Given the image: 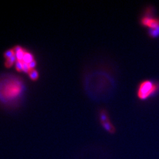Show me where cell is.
I'll return each instance as SVG.
<instances>
[{
	"instance_id": "6da1fadb",
	"label": "cell",
	"mask_w": 159,
	"mask_h": 159,
	"mask_svg": "<svg viewBox=\"0 0 159 159\" xmlns=\"http://www.w3.org/2000/svg\"><path fill=\"white\" fill-rule=\"evenodd\" d=\"M159 91V83L153 80H144L138 86L137 95L140 100H145L157 94Z\"/></svg>"
},
{
	"instance_id": "7a4b0ae2",
	"label": "cell",
	"mask_w": 159,
	"mask_h": 159,
	"mask_svg": "<svg viewBox=\"0 0 159 159\" xmlns=\"http://www.w3.org/2000/svg\"><path fill=\"white\" fill-rule=\"evenodd\" d=\"M22 90V85L18 80H12L6 84L2 90V94L6 98L11 99L18 96Z\"/></svg>"
},
{
	"instance_id": "3957f363",
	"label": "cell",
	"mask_w": 159,
	"mask_h": 159,
	"mask_svg": "<svg viewBox=\"0 0 159 159\" xmlns=\"http://www.w3.org/2000/svg\"><path fill=\"white\" fill-rule=\"evenodd\" d=\"M99 120L102 127L106 132L110 134H114L116 133V127L110 121L108 113L106 110H102L100 111L99 113Z\"/></svg>"
},
{
	"instance_id": "277c9868",
	"label": "cell",
	"mask_w": 159,
	"mask_h": 159,
	"mask_svg": "<svg viewBox=\"0 0 159 159\" xmlns=\"http://www.w3.org/2000/svg\"><path fill=\"white\" fill-rule=\"evenodd\" d=\"M140 23L148 30L159 29V18L152 17L151 14H146L141 18Z\"/></svg>"
},
{
	"instance_id": "5b68a950",
	"label": "cell",
	"mask_w": 159,
	"mask_h": 159,
	"mask_svg": "<svg viewBox=\"0 0 159 159\" xmlns=\"http://www.w3.org/2000/svg\"><path fill=\"white\" fill-rule=\"evenodd\" d=\"M34 60V57L29 52H26L24 54V56L23 57V63H27V64H29L31 63L32 61Z\"/></svg>"
},
{
	"instance_id": "8992f818",
	"label": "cell",
	"mask_w": 159,
	"mask_h": 159,
	"mask_svg": "<svg viewBox=\"0 0 159 159\" xmlns=\"http://www.w3.org/2000/svg\"><path fill=\"white\" fill-rule=\"evenodd\" d=\"M17 57L16 56V55H14V56H12L8 59H7L6 63H5L6 67H11L14 64V63H16L17 61Z\"/></svg>"
},
{
	"instance_id": "52a82bcc",
	"label": "cell",
	"mask_w": 159,
	"mask_h": 159,
	"mask_svg": "<svg viewBox=\"0 0 159 159\" xmlns=\"http://www.w3.org/2000/svg\"><path fill=\"white\" fill-rule=\"evenodd\" d=\"M29 77L32 80H36L39 78V73L37 70H32L29 73Z\"/></svg>"
},
{
	"instance_id": "ba28073f",
	"label": "cell",
	"mask_w": 159,
	"mask_h": 159,
	"mask_svg": "<svg viewBox=\"0 0 159 159\" xmlns=\"http://www.w3.org/2000/svg\"><path fill=\"white\" fill-rule=\"evenodd\" d=\"M25 52V51L22 49L21 50L18 51L15 53V55L17 57V60L18 61H23V57H24Z\"/></svg>"
},
{
	"instance_id": "9c48e42d",
	"label": "cell",
	"mask_w": 159,
	"mask_h": 159,
	"mask_svg": "<svg viewBox=\"0 0 159 159\" xmlns=\"http://www.w3.org/2000/svg\"><path fill=\"white\" fill-rule=\"evenodd\" d=\"M15 55V52L14 49H10L7 51H6L4 53V57H6L7 59H8L14 56Z\"/></svg>"
},
{
	"instance_id": "30bf717a",
	"label": "cell",
	"mask_w": 159,
	"mask_h": 159,
	"mask_svg": "<svg viewBox=\"0 0 159 159\" xmlns=\"http://www.w3.org/2000/svg\"><path fill=\"white\" fill-rule=\"evenodd\" d=\"M16 68L18 71H23V62L22 61H18L16 62Z\"/></svg>"
},
{
	"instance_id": "8fae6325",
	"label": "cell",
	"mask_w": 159,
	"mask_h": 159,
	"mask_svg": "<svg viewBox=\"0 0 159 159\" xmlns=\"http://www.w3.org/2000/svg\"><path fill=\"white\" fill-rule=\"evenodd\" d=\"M31 70L29 67V64L27 63H23V71L24 72L26 73H29L30 72Z\"/></svg>"
},
{
	"instance_id": "7c38bea8",
	"label": "cell",
	"mask_w": 159,
	"mask_h": 159,
	"mask_svg": "<svg viewBox=\"0 0 159 159\" xmlns=\"http://www.w3.org/2000/svg\"><path fill=\"white\" fill-rule=\"evenodd\" d=\"M36 64H37V63H36V61H35L34 60L33 61H32L31 63H29V67L30 68V70H33L34 67L36 66Z\"/></svg>"
},
{
	"instance_id": "4fadbf2b",
	"label": "cell",
	"mask_w": 159,
	"mask_h": 159,
	"mask_svg": "<svg viewBox=\"0 0 159 159\" xmlns=\"http://www.w3.org/2000/svg\"><path fill=\"white\" fill-rule=\"evenodd\" d=\"M22 49H23V48H22L21 46H17L14 47V52H15V53H16V52H17L18 51L21 50Z\"/></svg>"
}]
</instances>
